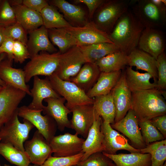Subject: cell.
Masks as SVG:
<instances>
[{
    "instance_id": "obj_36",
    "label": "cell",
    "mask_w": 166,
    "mask_h": 166,
    "mask_svg": "<svg viewBox=\"0 0 166 166\" xmlns=\"http://www.w3.org/2000/svg\"><path fill=\"white\" fill-rule=\"evenodd\" d=\"M48 33L51 42L58 47L61 54L76 46L74 39L64 28L48 29Z\"/></svg>"
},
{
    "instance_id": "obj_42",
    "label": "cell",
    "mask_w": 166,
    "mask_h": 166,
    "mask_svg": "<svg viewBox=\"0 0 166 166\" xmlns=\"http://www.w3.org/2000/svg\"><path fill=\"white\" fill-rule=\"evenodd\" d=\"M114 163L102 152L93 153L85 160L80 161L77 166H108Z\"/></svg>"
},
{
    "instance_id": "obj_13",
    "label": "cell",
    "mask_w": 166,
    "mask_h": 166,
    "mask_svg": "<svg viewBox=\"0 0 166 166\" xmlns=\"http://www.w3.org/2000/svg\"><path fill=\"white\" fill-rule=\"evenodd\" d=\"M110 124L113 129L127 137L131 141V146L134 148L141 149L146 146L141 135L138 119L132 109L128 111L123 118Z\"/></svg>"
},
{
    "instance_id": "obj_60",
    "label": "cell",
    "mask_w": 166,
    "mask_h": 166,
    "mask_svg": "<svg viewBox=\"0 0 166 166\" xmlns=\"http://www.w3.org/2000/svg\"><path fill=\"white\" fill-rule=\"evenodd\" d=\"M1 139L0 138V141H1Z\"/></svg>"
},
{
    "instance_id": "obj_48",
    "label": "cell",
    "mask_w": 166,
    "mask_h": 166,
    "mask_svg": "<svg viewBox=\"0 0 166 166\" xmlns=\"http://www.w3.org/2000/svg\"><path fill=\"white\" fill-rule=\"evenodd\" d=\"M150 120L153 125L160 131L166 139V115L155 117Z\"/></svg>"
},
{
    "instance_id": "obj_33",
    "label": "cell",
    "mask_w": 166,
    "mask_h": 166,
    "mask_svg": "<svg viewBox=\"0 0 166 166\" xmlns=\"http://www.w3.org/2000/svg\"><path fill=\"white\" fill-rule=\"evenodd\" d=\"M93 105L96 113L103 121L110 124L114 123L116 110L111 92L94 97Z\"/></svg>"
},
{
    "instance_id": "obj_7",
    "label": "cell",
    "mask_w": 166,
    "mask_h": 166,
    "mask_svg": "<svg viewBox=\"0 0 166 166\" xmlns=\"http://www.w3.org/2000/svg\"><path fill=\"white\" fill-rule=\"evenodd\" d=\"M135 1L132 11L145 28L157 29L165 26L166 11L158 7L152 0Z\"/></svg>"
},
{
    "instance_id": "obj_52",
    "label": "cell",
    "mask_w": 166,
    "mask_h": 166,
    "mask_svg": "<svg viewBox=\"0 0 166 166\" xmlns=\"http://www.w3.org/2000/svg\"><path fill=\"white\" fill-rule=\"evenodd\" d=\"M6 54L5 53H2L0 56V62L4 59L5 58ZM0 85L2 87H4L6 85V84L0 78Z\"/></svg>"
},
{
    "instance_id": "obj_51",
    "label": "cell",
    "mask_w": 166,
    "mask_h": 166,
    "mask_svg": "<svg viewBox=\"0 0 166 166\" xmlns=\"http://www.w3.org/2000/svg\"><path fill=\"white\" fill-rule=\"evenodd\" d=\"M9 2L10 6H14L22 4L23 0H8Z\"/></svg>"
},
{
    "instance_id": "obj_3",
    "label": "cell",
    "mask_w": 166,
    "mask_h": 166,
    "mask_svg": "<svg viewBox=\"0 0 166 166\" xmlns=\"http://www.w3.org/2000/svg\"><path fill=\"white\" fill-rule=\"evenodd\" d=\"M130 2L104 0L96 11L92 21L97 27L109 34L121 16L128 10Z\"/></svg>"
},
{
    "instance_id": "obj_28",
    "label": "cell",
    "mask_w": 166,
    "mask_h": 166,
    "mask_svg": "<svg viewBox=\"0 0 166 166\" xmlns=\"http://www.w3.org/2000/svg\"><path fill=\"white\" fill-rule=\"evenodd\" d=\"M132 67L127 66L124 72L126 83L132 92L157 89V83L150 82L153 78L151 74L147 72L140 73Z\"/></svg>"
},
{
    "instance_id": "obj_1",
    "label": "cell",
    "mask_w": 166,
    "mask_h": 166,
    "mask_svg": "<svg viewBox=\"0 0 166 166\" xmlns=\"http://www.w3.org/2000/svg\"><path fill=\"white\" fill-rule=\"evenodd\" d=\"M144 28L132 11L128 10L119 18L109 35L120 51L128 55L137 47Z\"/></svg>"
},
{
    "instance_id": "obj_61",
    "label": "cell",
    "mask_w": 166,
    "mask_h": 166,
    "mask_svg": "<svg viewBox=\"0 0 166 166\" xmlns=\"http://www.w3.org/2000/svg\"><path fill=\"white\" fill-rule=\"evenodd\" d=\"M0 166H1V164H0Z\"/></svg>"
},
{
    "instance_id": "obj_15",
    "label": "cell",
    "mask_w": 166,
    "mask_h": 166,
    "mask_svg": "<svg viewBox=\"0 0 166 166\" xmlns=\"http://www.w3.org/2000/svg\"><path fill=\"white\" fill-rule=\"evenodd\" d=\"M24 146L30 163L38 166L42 165L52 154L49 143L38 130L31 139L25 142Z\"/></svg>"
},
{
    "instance_id": "obj_17",
    "label": "cell",
    "mask_w": 166,
    "mask_h": 166,
    "mask_svg": "<svg viewBox=\"0 0 166 166\" xmlns=\"http://www.w3.org/2000/svg\"><path fill=\"white\" fill-rule=\"evenodd\" d=\"M111 93L116 110L115 123L123 118L132 109V92L127 85L124 73Z\"/></svg>"
},
{
    "instance_id": "obj_5",
    "label": "cell",
    "mask_w": 166,
    "mask_h": 166,
    "mask_svg": "<svg viewBox=\"0 0 166 166\" xmlns=\"http://www.w3.org/2000/svg\"><path fill=\"white\" fill-rule=\"evenodd\" d=\"M18 109L11 118L0 130L1 141L9 143L15 148L25 152L24 143L29 137L30 132L34 126L23 119V123L18 118Z\"/></svg>"
},
{
    "instance_id": "obj_9",
    "label": "cell",
    "mask_w": 166,
    "mask_h": 166,
    "mask_svg": "<svg viewBox=\"0 0 166 166\" xmlns=\"http://www.w3.org/2000/svg\"><path fill=\"white\" fill-rule=\"evenodd\" d=\"M86 62L78 46H74L60 54L58 67L54 73L60 79L70 81Z\"/></svg>"
},
{
    "instance_id": "obj_47",
    "label": "cell",
    "mask_w": 166,
    "mask_h": 166,
    "mask_svg": "<svg viewBox=\"0 0 166 166\" xmlns=\"http://www.w3.org/2000/svg\"><path fill=\"white\" fill-rule=\"evenodd\" d=\"M14 41L9 38H6L0 46L2 53L6 54L7 58L11 61L14 60L13 48Z\"/></svg>"
},
{
    "instance_id": "obj_31",
    "label": "cell",
    "mask_w": 166,
    "mask_h": 166,
    "mask_svg": "<svg viewBox=\"0 0 166 166\" xmlns=\"http://www.w3.org/2000/svg\"><path fill=\"white\" fill-rule=\"evenodd\" d=\"M102 152L116 166H151V156L149 153L136 152L113 155Z\"/></svg>"
},
{
    "instance_id": "obj_53",
    "label": "cell",
    "mask_w": 166,
    "mask_h": 166,
    "mask_svg": "<svg viewBox=\"0 0 166 166\" xmlns=\"http://www.w3.org/2000/svg\"><path fill=\"white\" fill-rule=\"evenodd\" d=\"M161 166H166V161L164 163V164Z\"/></svg>"
},
{
    "instance_id": "obj_32",
    "label": "cell",
    "mask_w": 166,
    "mask_h": 166,
    "mask_svg": "<svg viewBox=\"0 0 166 166\" xmlns=\"http://www.w3.org/2000/svg\"><path fill=\"white\" fill-rule=\"evenodd\" d=\"M127 56L119 51L106 55L95 64L101 72L108 73L122 70L127 66Z\"/></svg>"
},
{
    "instance_id": "obj_39",
    "label": "cell",
    "mask_w": 166,
    "mask_h": 166,
    "mask_svg": "<svg viewBox=\"0 0 166 166\" xmlns=\"http://www.w3.org/2000/svg\"><path fill=\"white\" fill-rule=\"evenodd\" d=\"M83 154L82 152L75 156L67 157L51 156L40 166H71L77 165L81 161Z\"/></svg>"
},
{
    "instance_id": "obj_25",
    "label": "cell",
    "mask_w": 166,
    "mask_h": 166,
    "mask_svg": "<svg viewBox=\"0 0 166 166\" xmlns=\"http://www.w3.org/2000/svg\"><path fill=\"white\" fill-rule=\"evenodd\" d=\"M127 66L136 67L152 76L155 83L158 79L156 59L149 54L136 48L127 56Z\"/></svg>"
},
{
    "instance_id": "obj_43",
    "label": "cell",
    "mask_w": 166,
    "mask_h": 166,
    "mask_svg": "<svg viewBox=\"0 0 166 166\" xmlns=\"http://www.w3.org/2000/svg\"><path fill=\"white\" fill-rule=\"evenodd\" d=\"M158 79L157 89L165 90L166 89V56L164 52L156 59Z\"/></svg>"
},
{
    "instance_id": "obj_14",
    "label": "cell",
    "mask_w": 166,
    "mask_h": 166,
    "mask_svg": "<svg viewBox=\"0 0 166 166\" xmlns=\"http://www.w3.org/2000/svg\"><path fill=\"white\" fill-rule=\"evenodd\" d=\"M72 117L70 120V128L78 135L86 138L94 121L99 116L93 104L77 106L71 110Z\"/></svg>"
},
{
    "instance_id": "obj_44",
    "label": "cell",
    "mask_w": 166,
    "mask_h": 166,
    "mask_svg": "<svg viewBox=\"0 0 166 166\" xmlns=\"http://www.w3.org/2000/svg\"><path fill=\"white\" fill-rule=\"evenodd\" d=\"M14 60L15 62L22 63L26 59L30 58L26 46L21 42L15 41L13 48Z\"/></svg>"
},
{
    "instance_id": "obj_2",
    "label": "cell",
    "mask_w": 166,
    "mask_h": 166,
    "mask_svg": "<svg viewBox=\"0 0 166 166\" xmlns=\"http://www.w3.org/2000/svg\"><path fill=\"white\" fill-rule=\"evenodd\" d=\"M165 90L155 88L132 92V109L138 121L166 114Z\"/></svg>"
},
{
    "instance_id": "obj_4",
    "label": "cell",
    "mask_w": 166,
    "mask_h": 166,
    "mask_svg": "<svg viewBox=\"0 0 166 166\" xmlns=\"http://www.w3.org/2000/svg\"><path fill=\"white\" fill-rule=\"evenodd\" d=\"M47 77L55 91L65 99V105L70 110L77 106L93 104L94 98L89 97L73 82L62 80L54 73Z\"/></svg>"
},
{
    "instance_id": "obj_6",
    "label": "cell",
    "mask_w": 166,
    "mask_h": 166,
    "mask_svg": "<svg viewBox=\"0 0 166 166\" xmlns=\"http://www.w3.org/2000/svg\"><path fill=\"white\" fill-rule=\"evenodd\" d=\"M60 54L59 51L53 53L42 51L31 57L23 69L26 82L35 76L49 77L54 73L58 65Z\"/></svg>"
},
{
    "instance_id": "obj_30",
    "label": "cell",
    "mask_w": 166,
    "mask_h": 166,
    "mask_svg": "<svg viewBox=\"0 0 166 166\" xmlns=\"http://www.w3.org/2000/svg\"><path fill=\"white\" fill-rule=\"evenodd\" d=\"M79 47L86 62L93 64L108 55L120 51L114 44L108 42Z\"/></svg>"
},
{
    "instance_id": "obj_56",
    "label": "cell",
    "mask_w": 166,
    "mask_h": 166,
    "mask_svg": "<svg viewBox=\"0 0 166 166\" xmlns=\"http://www.w3.org/2000/svg\"><path fill=\"white\" fill-rule=\"evenodd\" d=\"M29 166H37L36 165H30V164Z\"/></svg>"
},
{
    "instance_id": "obj_24",
    "label": "cell",
    "mask_w": 166,
    "mask_h": 166,
    "mask_svg": "<svg viewBox=\"0 0 166 166\" xmlns=\"http://www.w3.org/2000/svg\"><path fill=\"white\" fill-rule=\"evenodd\" d=\"M51 5L57 8L66 20L73 26H82L89 21L84 10L79 6L65 0H53Z\"/></svg>"
},
{
    "instance_id": "obj_18",
    "label": "cell",
    "mask_w": 166,
    "mask_h": 166,
    "mask_svg": "<svg viewBox=\"0 0 166 166\" xmlns=\"http://www.w3.org/2000/svg\"><path fill=\"white\" fill-rule=\"evenodd\" d=\"M165 40L163 32L157 29L145 28L140 38L139 49L155 59L164 52Z\"/></svg>"
},
{
    "instance_id": "obj_59",
    "label": "cell",
    "mask_w": 166,
    "mask_h": 166,
    "mask_svg": "<svg viewBox=\"0 0 166 166\" xmlns=\"http://www.w3.org/2000/svg\"><path fill=\"white\" fill-rule=\"evenodd\" d=\"M71 166H77V165H72Z\"/></svg>"
},
{
    "instance_id": "obj_23",
    "label": "cell",
    "mask_w": 166,
    "mask_h": 166,
    "mask_svg": "<svg viewBox=\"0 0 166 166\" xmlns=\"http://www.w3.org/2000/svg\"><path fill=\"white\" fill-rule=\"evenodd\" d=\"M102 121V118L98 117L89 129L82 145V152L84 154L81 161L85 160L93 153L104 151V135L101 130Z\"/></svg>"
},
{
    "instance_id": "obj_10",
    "label": "cell",
    "mask_w": 166,
    "mask_h": 166,
    "mask_svg": "<svg viewBox=\"0 0 166 166\" xmlns=\"http://www.w3.org/2000/svg\"><path fill=\"white\" fill-rule=\"evenodd\" d=\"M42 110L31 109L23 105L18 108V116L31 123L45 139L49 143L55 136L57 128L55 120L47 115L41 114Z\"/></svg>"
},
{
    "instance_id": "obj_49",
    "label": "cell",
    "mask_w": 166,
    "mask_h": 166,
    "mask_svg": "<svg viewBox=\"0 0 166 166\" xmlns=\"http://www.w3.org/2000/svg\"><path fill=\"white\" fill-rule=\"evenodd\" d=\"M152 2L162 10L166 11V1L165 0H152Z\"/></svg>"
},
{
    "instance_id": "obj_12",
    "label": "cell",
    "mask_w": 166,
    "mask_h": 166,
    "mask_svg": "<svg viewBox=\"0 0 166 166\" xmlns=\"http://www.w3.org/2000/svg\"><path fill=\"white\" fill-rule=\"evenodd\" d=\"M84 140L76 133L73 134L67 132L54 136L49 143L53 156L67 157L82 152Z\"/></svg>"
},
{
    "instance_id": "obj_50",
    "label": "cell",
    "mask_w": 166,
    "mask_h": 166,
    "mask_svg": "<svg viewBox=\"0 0 166 166\" xmlns=\"http://www.w3.org/2000/svg\"><path fill=\"white\" fill-rule=\"evenodd\" d=\"M5 29V27L0 26V46L6 38Z\"/></svg>"
},
{
    "instance_id": "obj_55",
    "label": "cell",
    "mask_w": 166,
    "mask_h": 166,
    "mask_svg": "<svg viewBox=\"0 0 166 166\" xmlns=\"http://www.w3.org/2000/svg\"><path fill=\"white\" fill-rule=\"evenodd\" d=\"M4 166H11L7 164H4Z\"/></svg>"
},
{
    "instance_id": "obj_35",
    "label": "cell",
    "mask_w": 166,
    "mask_h": 166,
    "mask_svg": "<svg viewBox=\"0 0 166 166\" xmlns=\"http://www.w3.org/2000/svg\"><path fill=\"white\" fill-rule=\"evenodd\" d=\"M43 26L47 29L64 28L72 26L55 6L48 5L40 12Z\"/></svg>"
},
{
    "instance_id": "obj_20",
    "label": "cell",
    "mask_w": 166,
    "mask_h": 166,
    "mask_svg": "<svg viewBox=\"0 0 166 166\" xmlns=\"http://www.w3.org/2000/svg\"><path fill=\"white\" fill-rule=\"evenodd\" d=\"M12 62L7 58L0 62V78L6 85L21 90L31 96L29 86L25 81L23 69L12 67Z\"/></svg>"
},
{
    "instance_id": "obj_19",
    "label": "cell",
    "mask_w": 166,
    "mask_h": 166,
    "mask_svg": "<svg viewBox=\"0 0 166 166\" xmlns=\"http://www.w3.org/2000/svg\"><path fill=\"white\" fill-rule=\"evenodd\" d=\"M44 100L47 103V105L43 109V113L53 119L56 123L57 128L60 131H64L65 128H70L68 115L71 111L65 105V99L61 97L59 98L49 97Z\"/></svg>"
},
{
    "instance_id": "obj_26",
    "label": "cell",
    "mask_w": 166,
    "mask_h": 166,
    "mask_svg": "<svg viewBox=\"0 0 166 166\" xmlns=\"http://www.w3.org/2000/svg\"><path fill=\"white\" fill-rule=\"evenodd\" d=\"M122 73V70L105 73L101 72L96 82L86 93L90 98L109 93L116 85Z\"/></svg>"
},
{
    "instance_id": "obj_38",
    "label": "cell",
    "mask_w": 166,
    "mask_h": 166,
    "mask_svg": "<svg viewBox=\"0 0 166 166\" xmlns=\"http://www.w3.org/2000/svg\"><path fill=\"white\" fill-rule=\"evenodd\" d=\"M138 123L143 139L146 145L166 139L150 120L138 121Z\"/></svg>"
},
{
    "instance_id": "obj_27",
    "label": "cell",
    "mask_w": 166,
    "mask_h": 166,
    "mask_svg": "<svg viewBox=\"0 0 166 166\" xmlns=\"http://www.w3.org/2000/svg\"><path fill=\"white\" fill-rule=\"evenodd\" d=\"M101 72L95 64L85 62L77 74L71 78L70 81L86 93L96 83Z\"/></svg>"
},
{
    "instance_id": "obj_11",
    "label": "cell",
    "mask_w": 166,
    "mask_h": 166,
    "mask_svg": "<svg viewBox=\"0 0 166 166\" xmlns=\"http://www.w3.org/2000/svg\"><path fill=\"white\" fill-rule=\"evenodd\" d=\"M26 93L6 85L0 91V130L11 118Z\"/></svg>"
},
{
    "instance_id": "obj_21",
    "label": "cell",
    "mask_w": 166,
    "mask_h": 166,
    "mask_svg": "<svg viewBox=\"0 0 166 166\" xmlns=\"http://www.w3.org/2000/svg\"><path fill=\"white\" fill-rule=\"evenodd\" d=\"M30 92L33 99L27 106L33 109L43 110L45 106L42 101L46 98L61 97L53 89L47 77L42 79L38 76H34L33 87Z\"/></svg>"
},
{
    "instance_id": "obj_29",
    "label": "cell",
    "mask_w": 166,
    "mask_h": 166,
    "mask_svg": "<svg viewBox=\"0 0 166 166\" xmlns=\"http://www.w3.org/2000/svg\"><path fill=\"white\" fill-rule=\"evenodd\" d=\"M12 7L14 10L17 21L28 33L43 25L40 13L33 10L23 4Z\"/></svg>"
},
{
    "instance_id": "obj_58",
    "label": "cell",
    "mask_w": 166,
    "mask_h": 166,
    "mask_svg": "<svg viewBox=\"0 0 166 166\" xmlns=\"http://www.w3.org/2000/svg\"><path fill=\"white\" fill-rule=\"evenodd\" d=\"M2 52H1V50H0V56L1 55V54H2Z\"/></svg>"
},
{
    "instance_id": "obj_54",
    "label": "cell",
    "mask_w": 166,
    "mask_h": 166,
    "mask_svg": "<svg viewBox=\"0 0 166 166\" xmlns=\"http://www.w3.org/2000/svg\"><path fill=\"white\" fill-rule=\"evenodd\" d=\"M108 166H116V165L114 163L113 164Z\"/></svg>"
},
{
    "instance_id": "obj_40",
    "label": "cell",
    "mask_w": 166,
    "mask_h": 166,
    "mask_svg": "<svg viewBox=\"0 0 166 166\" xmlns=\"http://www.w3.org/2000/svg\"><path fill=\"white\" fill-rule=\"evenodd\" d=\"M17 22L14 10L8 0H1L0 3V26L5 27Z\"/></svg>"
},
{
    "instance_id": "obj_8",
    "label": "cell",
    "mask_w": 166,
    "mask_h": 166,
    "mask_svg": "<svg viewBox=\"0 0 166 166\" xmlns=\"http://www.w3.org/2000/svg\"><path fill=\"white\" fill-rule=\"evenodd\" d=\"M64 28L73 38L77 46L105 42L113 43L109 34L98 29L92 20L82 26H71Z\"/></svg>"
},
{
    "instance_id": "obj_46",
    "label": "cell",
    "mask_w": 166,
    "mask_h": 166,
    "mask_svg": "<svg viewBox=\"0 0 166 166\" xmlns=\"http://www.w3.org/2000/svg\"><path fill=\"white\" fill-rule=\"evenodd\" d=\"M22 4L33 10L40 13L49 4L48 1L45 0H23Z\"/></svg>"
},
{
    "instance_id": "obj_57",
    "label": "cell",
    "mask_w": 166,
    "mask_h": 166,
    "mask_svg": "<svg viewBox=\"0 0 166 166\" xmlns=\"http://www.w3.org/2000/svg\"><path fill=\"white\" fill-rule=\"evenodd\" d=\"M2 86H1V85H0V91L2 88Z\"/></svg>"
},
{
    "instance_id": "obj_41",
    "label": "cell",
    "mask_w": 166,
    "mask_h": 166,
    "mask_svg": "<svg viewBox=\"0 0 166 166\" xmlns=\"http://www.w3.org/2000/svg\"><path fill=\"white\" fill-rule=\"evenodd\" d=\"M5 33L6 38L19 41L26 46L28 33L17 21L11 26L5 27Z\"/></svg>"
},
{
    "instance_id": "obj_16",
    "label": "cell",
    "mask_w": 166,
    "mask_h": 166,
    "mask_svg": "<svg viewBox=\"0 0 166 166\" xmlns=\"http://www.w3.org/2000/svg\"><path fill=\"white\" fill-rule=\"evenodd\" d=\"M101 130L104 135L105 149L103 152L116 154L119 150H126L131 153L140 152V149L130 145L125 136L113 129L109 123L103 121Z\"/></svg>"
},
{
    "instance_id": "obj_22",
    "label": "cell",
    "mask_w": 166,
    "mask_h": 166,
    "mask_svg": "<svg viewBox=\"0 0 166 166\" xmlns=\"http://www.w3.org/2000/svg\"><path fill=\"white\" fill-rule=\"evenodd\" d=\"M28 33L29 36L26 47L30 58L41 51H45L50 53L58 51L50 40L48 29L43 25Z\"/></svg>"
},
{
    "instance_id": "obj_45",
    "label": "cell",
    "mask_w": 166,
    "mask_h": 166,
    "mask_svg": "<svg viewBox=\"0 0 166 166\" xmlns=\"http://www.w3.org/2000/svg\"><path fill=\"white\" fill-rule=\"evenodd\" d=\"M104 1V0H75L73 2L75 3H82L86 5L89 10V19L92 21L96 11Z\"/></svg>"
},
{
    "instance_id": "obj_37",
    "label": "cell",
    "mask_w": 166,
    "mask_h": 166,
    "mask_svg": "<svg viewBox=\"0 0 166 166\" xmlns=\"http://www.w3.org/2000/svg\"><path fill=\"white\" fill-rule=\"evenodd\" d=\"M140 151L142 154H150L151 166H161L166 160V140L151 143Z\"/></svg>"
},
{
    "instance_id": "obj_34",
    "label": "cell",
    "mask_w": 166,
    "mask_h": 166,
    "mask_svg": "<svg viewBox=\"0 0 166 166\" xmlns=\"http://www.w3.org/2000/svg\"><path fill=\"white\" fill-rule=\"evenodd\" d=\"M0 155L17 166H29L31 163L25 151H21L8 143L0 141Z\"/></svg>"
}]
</instances>
